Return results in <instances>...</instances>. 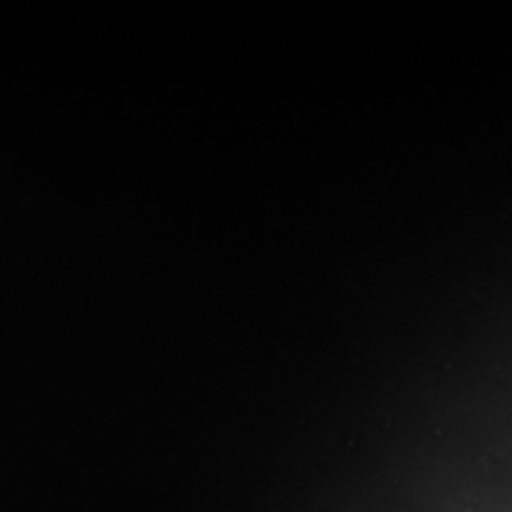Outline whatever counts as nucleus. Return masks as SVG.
<instances>
[]
</instances>
